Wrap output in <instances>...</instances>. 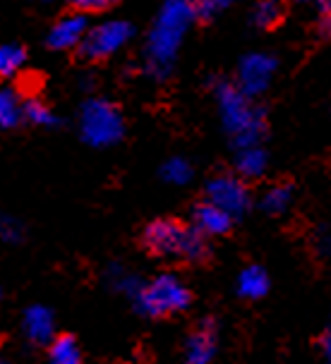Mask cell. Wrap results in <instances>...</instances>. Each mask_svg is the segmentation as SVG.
I'll return each mask as SVG.
<instances>
[{
    "instance_id": "603a6c76",
    "label": "cell",
    "mask_w": 331,
    "mask_h": 364,
    "mask_svg": "<svg viewBox=\"0 0 331 364\" xmlns=\"http://www.w3.org/2000/svg\"><path fill=\"white\" fill-rule=\"evenodd\" d=\"M320 34L324 38H329L331 36V12L329 15H322V22H320Z\"/></svg>"
},
{
    "instance_id": "d6986e66",
    "label": "cell",
    "mask_w": 331,
    "mask_h": 364,
    "mask_svg": "<svg viewBox=\"0 0 331 364\" xmlns=\"http://www.w3.org/2000/svg\"><path fill=\"white\" fill-rule=\"evenodd\" d=\"M19 118H22V110H19L15 94L12 91H3V99H0V125L5 129L17 127Z\"/></svg>"
},
{
    "instance_id": "30bf717a",
    "label": "cell",
    "mask_w": 331,
    "mask_h": 364,
    "mask_svg": "<svg viewBox=\"0 0 331 364\" xmlns=\"http://www.w3.org/2000/svg\"><path fill=\"white\" fill-rule=\"evenodd\" d=\"M84 29H87V19L84 15H77V12H68L65 17H61L56 22V27L51 29V34L46 38L48 48L53 50H70L77 48L82 43Z\"/></svg>"
},
{
    "instance_id": "e0dca14e",
    "label": "cell",
    "mask_w": 331,
    "mask_h": 364,
    "mask_svg": "<svg viewBox=\"0 0 331 364\" xmlns=\"http://www.w3.org/2000/svg\"><path fill=\"white\" fill-rule=\"evenodd\" d=\"M290 197H293V185L290 182H278V185L269 187L267 194L262 197V209L267 213H281L288 206Z\"/></svg>"
},
{
    "instance_id": "44dd1931",
    "label": "cell",
    "mask_w": 331,
    "mask_h": 364,
    "mask_svg": "<svg viewBox=\"0 0 331 364\" xmlns=\"http://www.w3.org/2000/svg\"><path fill=\"white\" fill-rule=\"evenodd\" d=\"M24 118H29L34 125H58V118L51 113L48 106H43L36 99H27L24 103Z\"/></svg>"
},
{
    "instance_id": "ffe728a7",
    "label": "cell",
    "mask_w": 331,
    "mask_h": 364,
    "mask_svg": "<svg viewBox=\"0 0 331 364\" xmlns=\"http://www.w3.org/2000/svg\"><path fill=\"white\" fill-rule=\"evenodd\" d=\"M120 0H68V12L77 15H96V12H106L115 8Z\"/></svg>"
},
{
    "instance_id": "484cf974",
    "label": "cell",
    "mask_w": 331,
    "mask_h": 364,
    "mask_svg": "<svg viewBox=\"0 0 331 364\" xmlns=\"http://www.w3.org/2000/svg\"><path fill=\"white\" fill-rule=\"evenodd\" d=\"M233 3V0H216V5H219V10H224V8H228V5Z\"/></svg>"
},
{
    "instance_id": "d4e9b609",
    "label": "cell",
    "mask_w": 331,
    "mask_h": 364,
    "mask_svg": "<svg viewBox=\"0 0 331 364\" xmlns=\"http://www.w3.org/2000/svg\"><path fill=\"white\" fill-rule=\"evenodd\" d=\"M320 10H322V15H329V12H331V0H320Z\"/></svg>"
},
{
    "instance_id": "cb8c5ba5",
    "label": "cell",
    "mask_w": 331,
    "mask_h": 364,
    "mask_svg": "<svg viewBox=\"0 0 331 364\" xmlns=\"http://www.w3.org/2000/svg\"><path fill=\"white\" fill-rule=\"evenodd\" d=\"M322 348H324V355H327V360L331 362V328L322 338Z\"/></svg>"
},
{
    "instance_id": "8992f818",
    "label": "cell",
    "mask_w": 331,
    "mask_h": 364,
    "mask_svg": "<svg viewBox=\"0 0 331 364\" xmlns=\"http://www.w3.org/2000/svg\"><path fill=\"white\" fill-rule=\"evenodd\" d=\"M135 34V27L127 22H108L101 27L92 29L87 38H82V43L73 50L75 63H103L108 60L130 36Z\"/></svg>"
},
{
    "instance_id": "9c48e42d",
    "label": "cell",
    "mask_w": 331,
    "mask_h": 364,
    "mask_svg": "<svg viewBox=\"0 0 331 364\" xmlns=\"http://www.w3.org/2000/svg\"><path fill=\"white\" fill-rule=\"evenodd\" d=\"M276 60L269 55H248L240 63V80L238 87L245 94H259L269 84V77L274 73Z\"/></svg>"
},
{
    "instance_id": "4fadbf2b",
    "label": "cell",
    "mask_w": 331,
    "mask_h": 364,
    "mask_svg": "<svg viewBox=\"0 0 331 364\" xmlns=\"http://www.w3.org/2000/svg\"><path fill=\"white\" fill-rule=\"evenodd\" d=\"M288 3L290 0H259L252 12V22L264 31L278 29L288 17Z\"/></svg>"
},
{
    "instance_id": "83f0119b",
    "label": "cell",
    "mask_w": 331,
    "mask_h": 364,
    "mask_svg": "<svg viewBox=\"0 0 331 364\" xmlns=\"http://www.w3.org/2000/svg\"><path fill=\"white\" fill-rule=\"evenodd\" d=\"M132 364H142V362H132Z\"/></svg>"
},
{
    "instance_id": "3957f363",
    "label": "cell",
    "mask_w": 331,
    "mask_h": 364,
    "mask_svg": "<svg viewBox=\"0 0 331 364\" xmlns=\"http://www.w3.org/2000/svg\"><path fill=\"white\" fill-rule=\"evenodd\" d=\"M219 103H221V113H224L226 129L233 134L236 146L240 149L259 146V139L267 132L264 115L257 113L250 106L248 99H245V91L224 82L219 87Z\"/></svg>"
},
{
    "instance_id": "7c38bea8",
    "label": "cell",
    "mask_w": 331,
    "mask_h": 364,
    "mask_svg": "<svg viewBox=\"0 0 331 364\" xmlns=\"http://www.w3.org/2000/svg\"><path fill=\"white\" fill-rule=\"evenodd\" d=\"M22 331L34 346H51L53 343V314H51V309L41 307V304L29 307L24 311Z\"/></svg>"
},
{
    "instance_id": "5b68a950",
    "label": "cell",
    "mask_w": 331,
    "mask_h": 364,
    "mask_svg": "<svg viewBox=\"0 0 331 364\" xmlns=\"http://www.w3.org/2000/svg\"><path fill=\"white\" fill-rule=\"evenodd\" d=\"M125 134L120 108L110 101L92 99L82 106V136L92 146H110Z\"/></svg>"
},
{
    "instance_id": "277c9868",
    "label": "cell",
    "mask_w": 331,
    "mask_h": 364,
    "mask_svg": "<svg viewBox=\"0 0 331 364\" xmlns=\"http://www.w3.org/2000/svg\"><path fill=\"white\" fill-rule=\"evenodd\" d=\"M132 302L140 314L159 318L173 314V311L187 309L192 302V295L173 273H164V276L154 278L152 283H147Z\"/></svg>"
},
{
    "instance_id": "6da1fadb",
    "label": "cell",
    "mask_w": 331,
    "mask_h": 364,
    "mask_svg": "<svg viewBox=\"0 0 331 364\" xmlns=\"http://www.w3.org/2000/svg\"><path fill=\"white\" fill-rule=\"evenodd\" d=\"M142 247L154 257H180L185 262L202 264L211 250L206 235L197 225H185L178 218H157L142 232Z\"/></svg>"
},
{
    "instance_id": "8fae6325",
    "label": "cell",
    "mask_w": 331,
    "mask_h": 364,
    "mask_svg": "<svg viewBox=\"0 0 331 364\" xmlns=\"http://www.w3.org/2000/svg\"><path fill=\"white\" fill-rule=\"evenodd\" d=\"M192 220L204 235H226L231 232L233 216L228 211H224L221 206H216L214 201H199L192 209Z\"/></svg>"
},
{
    "instance_id": "7a4b0ae2",
    "label": "cell",
    "mask_w": 331,
    "mask_h": 364,
    "mask_svg": "<svg viewBox=\"0 0 331 364\" xmlns=\"http://www.w3.org/2000/svg\"><path fill=\"white\" fill-rule=\"evenodd\" d=\"M197 17L190 0H168L164 5V10L159 12V19L154 24L152 34H149V46H147V55H149V70L157 77H164L171 68L175 50L180 46L190 19Z\"/></svg>"
},
{
    "instance_id": "ba28073f",
    "label": "cell",
    "mask_w": 331,
    "mask_h": 364,
    "mask_svg": "<svg viewBox=\"0 0 331 364\" xmlns=\"http://www.w3.org/2000/svg\"><path fill=\"white\" fill-rule=\"evenodd\" d=\"M216 353V323L204 318L185 341V364H209Z\"/></svg>"
},
{
    "instance_id": "4316f807",
    "label": "cell",
    "mask_w": 331,
    "mask_h": 364,
    "mask_svg": "<svg viewBox=\"0 0 331 364\" xmlns=\"http://www.w3.org/2000/svg\"><path fill=\"white\" fill-rule=\"evenodd\" d=\"M3 364H10V362H8V360H3Z\"/></svg>"
},
{
    "instance_id": "9a60e30c",
    "label": "cell",
    "mask_w": 331,
    "mask_h": 364,
    "mask_svg": "<svg viewBox=\"0 0 331 364\" xmlns=\"http://www.w3.org/2000/svg\"><path fill=\"white\" fill-rule=\"evenodd\" d=\"M46 364H82V350L77 346L75 336H56L48 346Z\"/></svg>"
},
{
    "instance_id": "7402d4cb",
    "label": "cell",
    "mask_w": 331,
    "mask_h": 364,
    "mask_svg": "<svg viewBox=\"0 0 331 364\" xmlns=\"http://www.w3.org/2000/svg\"><path fill=\"white\" fill-rule=\"evenodd\" d=\"M161 175H164V180L173 182V185H183V182L192 178V168L183 159H171L164 168H161Z\"/></svg>"
},
{
    "instance_id": "2e32d148",
    "label": "cell",
    "mask_w": 331,
    "mask_h": 364,
    "mask_svg": "<svg viewBox=\"0 0 331 364\" xmlns=\"http://www.w3.org/2000/svg\"><path fill=\"white\" fill-rule=\"evenodd\" d=\"M236 168L243 178H259V175L264 173V168H267V154H264L259 146L240 149Z\"/></svg>"
},
{
    "instance_id": "ac0fdd59",
    "label": "cell",
    "mask_w": 331,
    "mask_h": 364,
    "mask_svg": "<svg viewBox=\"0 0 331 364\" xmlns=\"http://www.w3.org/2000/svg\"><path fill=\"white\" fill-rule=\"evenodd\" d=\"M24 58H27V50H24L22 46H17V43L3 46V50H0V75L10 77L19 65L24 63Z\"/></svg>"
},
{
    "instance_id": "52a82bcc",
    "label": "cell",
    "mask_w": 331,
    "mask_h": 364,
    "mask_svg": "<svg viewBox=\"0 0 331 364\" xmlns=\"http://www.w3.org/2000/svg\"><path fill=\"white\" fill-rule=\"evenodd\" d=\"M206 199L228 211L231 216H240L250 206V192L245 182L236 175H216L206 185Z\"/></svg>"
},
{
    "instance_id": "5bb4252c",
    "label": "cell",
    "mask_w": 331,
    "mask_h": 364,
    "mask_svg": "<svg viewBox=\"0 0 331 364\" xmlns=\"http://www.w3.org/2000/svg\"><path fill=\"white\" fill-rule=\"evenodd\" d=\"M238 292L248 300H259L269 292V276L262 266H248L238 278Z\"/></svg>"
}]
</instances>
